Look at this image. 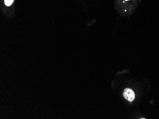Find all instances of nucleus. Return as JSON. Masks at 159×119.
<instances>
[{"instance_id": "nucleus-2", "label": "nucleus", "mask_w": 159, "mask_h": 119, "mask_svg": "<svg viewBox=\"0 0 159 119\" xmlns=\"http://www.w3.org/2000/svg\"><path fill=\"white\" fill-rule=\"evenodd\" d=\"M14 0H5V3L7 6H10L12 5L14 2Z\"/></svg>"}, {"instance_id": "nucleus-3", "label": "nucleus", "mask_w": 159, "mask_h": 119, "mask_svg": "<svg viewBox=\"0 0 159 119\" xmlns=\"http://www.w3.org/2000/svg\"><path fill=\"white\" fill-rule=\"evenodd\" d=\"M125 1H128V0H125Z\"/></svg>"}, {"instance_id": "nucleus-1", "label": "nucleus", "mask_w": 159, "mask_h": 119, "mask_svg": "<svg viewBox=\"0 0 159 119\" xmlns=\"http://www.w3.org/2000/svg\"><path fill=\"white\" fill-rule=\"evenodd\" d=\"M124 98L129 101H132L135 99V94L134 92L130 88H126L123 93Z\"/></svg>"}]
</instances>
